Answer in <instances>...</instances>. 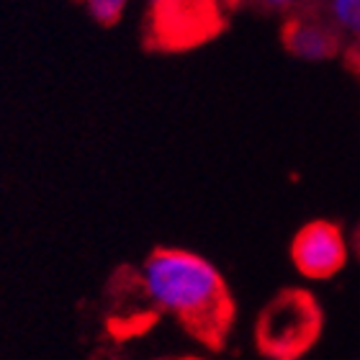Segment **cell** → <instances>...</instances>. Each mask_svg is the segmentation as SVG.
<instances>
[{
  "mask_svg": "<svg viewBox=\"0 0 360 360\" xmlns=\"http://www.w3.org/2000/svg\"><path fill=\"white\" fill-rule=\"evenodd\" d=\"M144 299L175 316L195 340L224 345L234 319V301L217 265L198 252L160 248L147 255L139 270Z\"/></svg>",
  "mask_w": 360,
  "mask_h": 360,
  "instance_id": "6da1fadb",
  "label": "cell"
},
{
  "mask_svg": "<svg viewBox=\"0 0 360 360\" xmlns=\"http://www.w3.org/2000/svg\"><path fill=\"white\" fill-rule=\"evenodd\" d=\"M226 15L221 0H150L144 44L155 52H186L219 37Z\"/></svg>",
  "mask_w": 360,
  "mask_h": 360,
  "instance_id": "3957f363",
  "label": "cell"
},
{
  "mask_svg": "<svg viewBox=\"0 0 360 360\" xmlns=\"http://www.w3.org/2000/svg\"><path fill=\"white\" fill-rule=\"evenodd\" d=\"M350 60H353V65H360V37L355 39V44L350 46Z\"/></svg>",
  "mask_w": 360,
  "mask_h": 360,
  "instance_id": "9c48e42d",
  "label": "cell"
},
{
  "mask_svg": "<svg viewBox=\"0 0 360 360\" xmlns=\"http://www.w3.org/2000/svg\"><path fill=\"white\" fill-rule=\"evenodd\" d=\"M281 39L285 49L301 60H332L342 52V34L330 21V15L319 11V6L288 15L281 29Z\"/></svg>",
  "mask_w": 360,
  "mask_h": 360,
  "instance_id": "5b68a950",
  "label": "cell"
},
{
  "mask_svg": "<svg viewBox=\"0 0 360 360\" xmlns=\"http://www.w3.org/2000/svg\"><path fill=\"white\" fill-rule=\"evenodd\" d=\"M347 242L345 234L335 221H309L296 232L291 242V260L301 276L311 281H327L338 276L347 263Z\"/></svg>",
  "mask_w": 360,
  "mask_h": 360,
  "instance_id": "277c9868",
  "label": "cell"
},
{
  "mask_svg": "<svg viewBox=\"0 0 360 360\" xmlns=\"http://www.w3.org/2000/svg\"><path fill=\"white\" fill-rule=\"evenodd\" d=\"M322 327L324 316L314 296L301 288H285L257 316V350L268 360H299L319 340Z\"/></svg>",
  "mask_w": 360,
  "mask_h": 360,
  "instance_id": "7a4b0ae2",
  "label": "cell"
},
{
  "mask_svg": "<svg viewBox=\"0 0 360 360\" xmlns=\"http://www.w3.org/2000/svg\"><path fill=\"white\" fill-rule=\"evenodd\" d=\"M307 3V8H316V0H304Z\"/></svg>",
  "mask_w": 360,
  "mask_h": 360,
  "instance_id": "8fae6325",
  "label": "cell"
},
{
  "mask_svg": "<svg viewBox=\"0 0 360 360\" xmlns=\"http://www.w3.org/2000/svg\"><path fill=\"white\" fill-rule=\"evenodd\" d=\"M240 3H242V0H221V6L226 8V13H232V11L240 6Z\"/></svg>",
  "mask_w": 360,
  "mask_h": 360,
  "instance_id": "30bf717a",
  "label": "cell"
},
{
  "mask_svg": "<svg viewBox=\"0 0 360 360\" xmlns=\"http://www.w3.org/2000/svg\"><path fill=\"white\" fill-rule=\"evenodd\" d=\"M330 21L350 37H360V0H330Z\"/></svg>",
  "mask_w": 360,
  "mask_h": 360,
  "instance_id": "8992f818",
  "label": "cell"
},
{
  "mask_svg": "<svg viewBox=\"0 0 360 360\" xmlns=\"http://www.w3.org/2000/svg\"><path fill=\"white\" fill-rule=\"evenodd\" d=\"M353 252H355V257L360 260V221L355 224V229H353Z\"/></svg>",
  "mask_w": 360,
  "mask_h": 360,
  "instance_id": "ba28073f",
  "label": "cell"
},
{
  "mask_svg": "<svg viewBox=\"0 0 360 360\" xmlns=\"http://www.w3.org/2000/svg\"><path fill=\"white\" fill-rule=\"evenodd\" d=\"M257 6L265 8V11H276V13H285V11H291L299 0H255Z\"/></svg>",
  "mask_w": 360,
  "mask_h": 360,
  "instance_id": "52a82bcc",
  "label": "cell"
}]
</instances>
